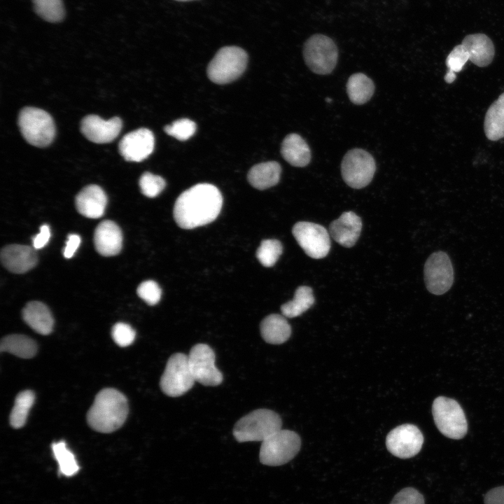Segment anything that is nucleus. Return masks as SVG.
<instances>
[{
  "label": "nucleus",
  "instance_id": "nucleus-36",
  "mask_svg": "<svg viewBox=\"0 0 504 504\" xmlns=\"http://www.w3.org/2000/svg\"><path fill=\"white\" fill-rule=\"evenodd\" d=\"M468 60L469 55L461 43L456 46L446 59L448 71L455 74L461 71Z\"/></svg>",
  "mask_w": 504,
  "mask_h": 504
},
{
  "label": "nucleus",
  "instance_id": "nucleus-32",
  "mask_svg": "<svg viewBox=\"0 0 504 504\" xmlns=\"http://www.w3.org/2000/svg\"><path fill=\"white\" fill-rule=\"evenodd\" d=\"M35 13L49 22H59L65 15L62 0H33Z\"/></svg>",
  "mask_w": 504,
  "mask_h": 504
},
{
  "label": "nucleus",
  "instance_id": "nucleus-38",
  "mask_svg": "<svg viewBox=\"0 0 504 504\" xmlns=\"http://www.w3.org/2000/svg\"><path fill=\"white\" fill-rule=\"evenodd\" d=\"M113 341L120 346L125 347L130 345L135 339V331L128 324L119 322L115 323L111 330Z\"/></svg>",
  "mask_w": 504,
  "mask_h": 504
},
{
  "label": "nucleus",
  "instance_id": "nucleus-8",
  "mask_svg": "<svg viewBox=\"0 0 504 504\" xmlns=\"http://www.w3.org/2000/svg\"><path fill=\"white\" fill-rule=\"evenodd\" d=\"M432 413L437 428L444 436L458 440L467 433L468 424L465 414L455 400L438 397L433 401Z\"/></svg>",
  "mask_w": 504,
  "mask_h": 504
},
{
  "label": "nucleus",
  "instance_id": "nucleus-23",
  "mask_svg": "<svg viewBox=\"0 0 504 504\" xmlns=\"http://www.w3.org/2000/svg\"><path fill=\"white\" fill-rule=\"evenodd\" d=\"M281 153L284 159L296 167L307 166L311 160V150L304 139L298 134H288L282 141Z\"/></svg>",
  "mask_w": 504,
  "mask_h": 504
},
{
  "label": "nucleus",
  "instance_id": "nucleus-3",
  "mask_svg": "<svg viewBox=\"0 0 504 504\" xmlns=\"http://www.w3.org/2000/svg\"><path fill=\"white\" fill-rule=\"evenodd\" d=\"M282 422L276 412L258 409L241 417L234 425L233 435L239 442L264 441L281 429Z\"/></svg>",
  "mask_w": 504,
  "mask_h": 504
},
{
  "label": "nucleus",
  "instance_id": "nucleus-37",
  "mask_svg": "<svg viewBox=\"0 0 504 504\" xmlns=\"http://www.w3.org/2000/svg\"><path fill=\"white\" fill-rule=\"evenodd\" d=\"M137 295L149 305L156 304L161 298L162 290L158 284L148 280L139 284L136 290Z\"/></svg>",
  "mask_w": 504,
  "mask_h": 504
},
{
  "label": "nucleus",
  "instance_id": "nucleus-33",
  "mask_svg": "<svg viewBox=\"0 0 504 504\" xmlns=\"http://www.w3.org/2000/svg\"><path fill=\"white\" fill-rule=\"evenodd\" d=\"M282 251L283 247L279 240L265 239L257 250L256 257L263 266L270 267L276 262Z\"/></svg>",
  "mask_w": 504,
  "mask_h": 504
},
{
  "label": "nucleus",
  "instance_id": "nucleus-19",
  "mask_svg": "<svg viewBox=\"0 0 504 504\" xmlns=\"http://www.w3.org/2000/svg\"><path fill=\"white\" fill-rule=\"evenodd\" d=\"M94 244L97 251L103 256L118 254L122 246L121 229L112 220H103L94 230Z\"/></svg>",
  "mask_w": 504,
  "mask_h": 504
},
{
  "label": "nucleus",
  "instance_id": "nucleus-15",
  "mask_svg": "<svg viewBox=\"0 0 504 504\" xmlns=\"http://www.w3.org/2000/svg\"><path fill=\"white\" fill-rule=\"evenodd\" d=\"M154 146L153 132L147 128H139L126 134L122 138L118 150L125 160L141 162L153 153Z\"/></svg>",
  "mask_w": 504,
  "mask_h": 504
},
{
  "label": "nucleus",
  "instance_id": "nucleus-4",
  "mask_svg": "<svg viewBox=\"0 0 504 504\" xmlns=\"http://www.w3.org/2000/svg\"><path fill=\"white\" fill-rule=\"evenodd\" d=\"M18 122L22 136L32 146L40 148L48 146L55 138V127L52 118L41 108H22Z\"/></svg>",
  "mask_w": 504,
  "mask_h": 504
},
{
  "label": "nucleus",
  "instance_id": "nucleus-14",
  "mask_svg": "<svg viewBox=\"0 0 504 504\" xmlns=\"http://www.w3.org/2000/svg\"><path fill=\"white\" fill-rule=\"evenodd\" d=\"M424 443L420 430L412 424H403L393 429L387 435V449L400 458H408L416 455Z\"/></svg>",
  "mask_w": 504,
  "mask_h": 504
},
{
  "label": "nucleus",
  "instance_id": "nucleus-42",
  "mask_svg": "<svg viewBox=\"0 0 504 504\" xmlns=\"http://www.w3.org/2000/svg\"><path fill=\"white\" fill-rule=\"evenodd\" d=\"M80 244V237L76 234H69L66 246L64 248V256L66 258H71Z\"/></svg>",
  "mask_w": 504,
  "mask_h": 504
},
{
  "label": "nucleus",
  "instance_id": "nucleus-43",
  "mask_svg": "<svg viewBox=\"0 0 504 504\" xmlns=\"http://www.w3.org/2000/svg\"><path fill=\"white\" fill-rule=\"evenodd\" d=\"M456 74L451 73L447 71L445 76H444V80L447 83H453L456 79Z\"/></svg>",
  "mask_w": 504,
  "mask_h": 504
},
{
  "label": "nucleus",
  "instance_id": "nucleus-44",
  "mask_svg": "<svg viewBox=\"0 0 504 504\" xmlns=\"http://www.w3.org/2000/svg\"><path fill=\"white\" fill-rule=\"evenodd\" d=\"M176 1H192V0H176Z\"/></svg>",
  "mask_w": 504,
  "mask_h": 504
},
{
  "label": "nucleus",
  "instance_id": "nucleus-17",
  "mask_svg": "<svg viewBox=\"0 0 504 504\" xmlns=\"http://www.w3.org/2000/svg\"><path fill=\"white\" fill-rule=\"evenodd\" d=\"M3 266L15 274L25 273L34 268L38 262L36 249L22 244H9L1 251Z\"/></svg>",
  "mask_w": 504,
  "mask_h": 504
},
{
  "label": "nucleus",
  "instance_id": "nucleus-22",
  "mask_svg": "<svg viewBox=\"0 0 504 504\" xmlns=\"http://www.w3.org/2000/svg\"><path fill=\"white\" fill-rule=\"evenodd\" d=\"M24 322L36 332L46 335L53 329L54 318L49 308L39 301L28 302L22 309Z\"/></svg>",
  "mask_w": 504,
  "mask_h": 504
},
{
  "label": "nucleus",
  "instance_id": "nucleus-41",
  "mask_svg": "<svg viewBox=\"0 0 504 504\" xmlns=\"http://www.w3.org/2000/svg\"><path fill=\"white\" fill-rule=\"evenodd\" d=\"M485 504H504V486L489 491L484 496Z\"/></svg>",
  "mask_w": 504,
  "mask_h": 504
},
{
  "label": "nucleus",
  "instance_id": "nucleus-34",
  "mask_svg": "<svg viewBox=\"0 0 504 504\" xmlns=\"http://www.w3.org/2000/svg\"><path fill=\"white\" fill-rule=\"evenodd\" d=\"M163 178L150 172H144L139 178V187L143 195L148 197L158 196L165 188Z\"/></svg>",
  "mask_w": 504,
  "mask_h": 504
},
{
  "label": "nucleus",
  "instance_id": "nucleus-29",
  "mask_svg": "<svg viewBox=\"0 0 504 504\" xmlns=\"http://www.w3.org/2000/svg\"><path fill=\"white\" fill-rule=\"evenodd\" d=\"M312 289L307 286H299L292 300L281 307L282 315L288 318H294L301 315L314 303Z\"/></svg>",
  "mask_w": 504,
  "mask_h": 504
},
{
  "label": "nucleus",
  "instance_id": "nucleus-10",
  "mask_svg": "<svg viewBox=\"0 0 504 504\" xmlns=\"http://www.w3.org/2000/svg\"><path fill=\"white\" fill-rule=\"evenodd\" d=\"M195 382L188 356L176 353L169 358L161 377L160 386L167 396L178 397L188 391Z\"/></svg>",
  "mask_w": 504,
  "mask_h": 504
},
{
  "label": "nucleus",
  "instance_id": "nucleus-21",
  "mask_svg": "<svg viewBox=\"0 0 504 504\" xmlns=\"http://www.w3.org/2000/svg\"><path fill=\"white\" fill-rule=\"evenodd\" d=\"M461 45L469 55V60L479 67L488 66L493 60L495 49L491 38L484 34L467 35Z\"/></svg>",
  "mask_w": 504,
  "mask_h": 504
},
{
  "label": "nucleus",
  "instance_id": "nucleus-26",
  "mask_svg": "<svg viewBox=\"0 0 504 504\" xmlns=\"http://www.w3.org/2000/svg\"><path fill=\"white\" fill-rule=\"evenodd\" d=\"M484 130L486 138L491 141L504 137V92L488 108Z\"/></svg>",
  "mask_w": 504,
  "mask_h": 504
},
{
  "label": "nucleus",
  "instance_id": "nucleus-30",
  "mask_svg": "<svg viewBox=\"0 0 504 504\" xmlns=\"http://www.w3.org/2000/svg\"><path fill=\"white\" fill-rule=\"evenodd\" d=\"M34 400V393L31 390L22 391L17 395L9 418L13 428H20L24 426Z\"/></svg>",
  "mask_w": 504,
  "mask_h": 504
},
{
  "label": "nucleus",
  "instance_id": "nucleus-24",
  "mask_svg": "<svg viewBox=\"0 0 504 504\" xmlns=\"http://www.w3.org/2000/svg\"><path fill=\"white\" fill-rule=\"evenodd\" d=\"M260 328L263 340L272 344L285 342L291 334V328L285 316L277 314L266 316L260 323Z\"/></svg>",
  "mask_w": 504,
  "mask_h": 504
},
{
  "label": "nucleus",
  "instance_id": "nucleus-6",
  "mask_svg": "<svg viewBox=\"0 0 504 504\" xmlns=\"http://www.w3.org/2000/svg\"><path fill=\"white\" fill-rule=\"evenodd\" d=\"M307 66L319 75L330 74L338 59V49L332 38L322 34H315L308 38L302 49Z\"/></svg>",
  "mask_w": 504,
  "mask_h": 504
},
{
  "label": "nucleus",
  "instance_id": "nucleus-20",
  "mask_svg": "<svg viewBox=\"0 0 504 504\" xmlns=\"http://www.w3.org/2000/svg\"><path fill=\"white\" fill-rule=\"evenodd\" d=\"M75 204L77 211L83 216L98 218L104 214L107 196L99 186L88 185L76 195Z\"/></svg>",
  "mask_w": 504,
  "mask_h": 504
},
{
  "label": "nucleus",
  "instance_id": "nucleus-12",
  "mask_svg": "<svg viewBox=\"0 0 504 504\" xmlns=\"http://www.w3.org/2000/svg\"><path fill=\"white\" fill-rule=\"evenodd\" d=\"M424 281L428 290L434 295H442L454 283V270L448 255L443 251L432 253L424 265Z\"/></svg>",
  "mask_w": 504,
  "mask_h": 504
},
{
  "label": "nucleus",
  "instance_id": "nucleus-28",
  "mask_svg": "<svg viewBox=\"0 0 504 504\" xmlns=\"http://www.w3.org/2000/svg\"><path fill=\"white\" fill-rule=\"evenodd\" d=\"M38 349L36 342L31 338L20 334L9 335L1 340V352H9L22 358L34 357Z\"/></svg>",
  "mask_w": 504,
  "mask_h": 504
},
{
  "label": "nucleus",
  "instance_id": "nucleus-31",
  "mask_svg": "<svg viewBox=\"0 0 504 504\" xmlns=\"http://www.w3.org/2000/svg\"><path fill=\"white\" fill-rule=\"evenodd\" d=\"M53 455L57 460L59 472L67 477L74 475L79 470V466L74 454L66 447L63 440L52 444Z\"/></svg>",
  "mask_w": 504,
  "mask_h": 504
},
{
  "label": "nucleus",
  "instance_id": "nucleus-2",
  "mask_svg": "<svg viewBox=\"0 0 504 504\" xmlns=\"http://www.w3.org/2000/svg\"><path fill=\"white\" fill-rule=\"evenodd\" d=\"M128 414L127 400L119 391L106 388L95 396L87 413L89 426L99 433H109L120 428Z\"/></svg>",
  "mask_w": 504,
  "mask_h": 504
},
{
  "label": "nucleus",
  "instance_id": "nucleus-40",
  "mask_svg": "<svg viewBox=\"0 0 504 504\" xmlns=\"http://www.w3.org/2000/svg\"><path fill=\"white\" fill-rule=\"evenodd\" d=\"M50 237V227L48 225H43L40 227V232L33 238V246L37 249L43 248L49 241Z\"/></svg>",
  "mask_w": 504,
  "mask_h": 504
},
{
  "label": "nucleus",
  "instance_id": "nucleus-11",
  "mask_svg": "<svg viewBox=\"0 0 504 504\" xmlns=\"http://www.w3.org/2000/svg\"><path fill=\"white\" fill-rule=\"evenodd\" d=\"M292 233L298 244L310 258L321 259L329 253L330 234L322 225L307 221L298 222L293 227Z\"/></svg>",
  "mask_w": 504,
  "mask_h": 504
},
{
  "label": "nucleus",
  "instance_id": "nucleus-35",
  "mask_svg": "<svg viewBox=\"0 0 504 504\" xmlns=\"http://www.w3.org/2000/svg\"><path fill=\"white\" fill-rule=\"evenodd\" d=\"M164 132L181 141L190 138L196 131V124L188 118H182L167 125L164 127Z\"/></svg>",
  "mask_w": 504,
  "mask_h": 504
},
{
  "label": "nucleus",
  "instance_id": "nucleus-7",
  "mask_svg": "<svg viewBox=\"0 0 504 504\" xmlns=\"http://www.w3.org/2000/svg\"><path fill=\"white\" fill-rule=\"evenodd\" d=\"M300 446L301 440L296 433L281 429L262 442L260 461L267 465H284L295 457Z\"/></svg>",
  "mask_w": 504,
  "mask_h": 504
},
{
  "label": "nucleus",
  "instance_id": "nucleus-27",
  "mask_svg": "<svg viewBox=\"0 0 504 504\" xmlns=\"http://www.w3.org/2000/svg\"><path fill=\"white\" fill-rule=\"evenodd\" d=\"M346 92L352 103L361 105L368 102L374 92L373 81L365 74H352L346 83Z\"/></svg>",
  "mask_w": 504,
  "mask_h": 504
},
{
  "label": "nucleus",
  "instance_id": "nucleus-39",
  "mask_svg": "<svg viewBox=\"0 0 504 504\" xmlns=\"http://www.w3.org/2000/svg\"><path fill=\"white\" fill-rule=\"evenodd\" d=\"M390 504H425V502L423 495L419 491L407 487L400 491Z\"/></svg>",
  "mask_w": 504,
  "mask_h": 504
},
{
  "label": "nucleus",
  "instance_id": "nucleus-16",
  "mask_svg": "<svg viewBox=\"0 0 504 504\" xmlns=\"http://www.w3.org/2000/svg\"><path fill=\"white\" fill-rule=\"evenodd\" d=\"M122 126L118 117L105 120L97 115H88L80 122V131L89 141L96 144L113 141L120 134Z\"/></svg>",
  "mask_w": 504,
  "mask_h": 504
},
{
  "label": "nucleus",
  "instance_id": "nucleus-5",
  "mask_svg": "<svg viewBox=\"0 0 504 504\" xmlns=\"http://www.w3.org/2000/svg\"><path fill=\"white\" fill-rule=\"evenodd\" d=\"M248 55L237 46H225L214 55L207 67V76L214 83L226 84L238 78L245 71Z\"/></svg>",
  "mask_w": 504,
  "mask_h": 504
},
{
  "label": "nucleus",
  "instance_id": "nucleus-1",
  "mask_svg": "<svg viewBox=\"0 0 504 504\" xmlns=\"http://www.w3.org/2000/svg\"><path fill=\"white\" fill-rule=\"evenodd\" d=\"M222 205V195L215 186L199 183L178 197L173 215L180 227L192 229L214 221L219 215Z\"/></svg>",
  "mask_w": 504,
  "mask_h": 504
},
{
  "label": "nucleus",
  "instance_id": "nucleus-13",
  "mask_svg": "<svg viewBox=\"0 0 504 504\" xmlns=\"http://www.w3.org/2000/svg\"><path fill=\"white\" fill-rule=\"evenodd\" d=\"M188 363L195 382L215 386L223 382V374L215 365V354L205 344H197L190 351Z\"/></svg>",
  "mask_w": 504,
  "mask_h": 504
},
{
  "label": "nucleus",
  "instance_id": "nucleus-9",
  "mask_svg": "<svg viewBox=\"0 0 504 504\" xmlns=\"http://www.w3.org/2000/svg\"><path fill=\"white\" fill-rule=\"evenodd\" d=\"M376 171L375 161L368 151L361 148L349 150L341 163L344 182L351 188L360 189L372 181Z\"/></svg>",
  "mask_w": 504,
  "mask_h": 504
},
{
  "label": "nucleus",
  "instance_id": "nucleus-18",
  "mask_svg": "<svg viewBox=\"0 0 504 504\" xmlns=\"http://www.w3.org/2000/svg\"><path fill=\"white\" fill-rule=\"evenodd\" d=\"M361 229L360 218L353 211H346L330 223L329 233L339 244L349 248L357 241Z\"/></svg>",
  "mask_w": 504,
  "mask_h": 504
},
{
  "label": "nucleus",
  "instance_id": "nucleus-25",
  "mask_svg": "<svg viewBox=\"0 0 504 504\" xmlns=\"http://www.w3.org/2000/svg\"><path fill=\"white\" fill-rule=\"evenodd\" d=\"M281 172L280 164L277 162L270 161L252 167L247 178L253 187L258 190H265L279 183Z\"/></svg>",
  "mask_w": 504,
  "mask_h": 504
}]
</instances>
